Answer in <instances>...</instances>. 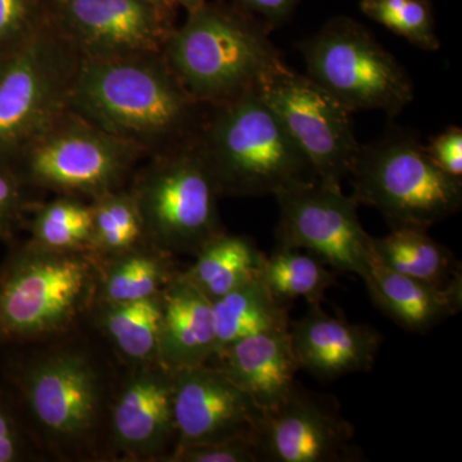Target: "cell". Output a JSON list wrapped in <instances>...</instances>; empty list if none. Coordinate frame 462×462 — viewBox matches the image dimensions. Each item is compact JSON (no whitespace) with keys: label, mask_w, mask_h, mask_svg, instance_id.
<instances>
[{"label":"cell","mask_w":462,"mask_h":462,"mask_svg":"<svg viewBox=\"0 0 462 462\" xmlns=\"http://www.w3.org/2000/svg\"><path fill=\"white\" fill-rule=\"evenodd\" d=\"M275 199L276 247L305 251L333 272L364 278L373 254V236L360 223L354 197L318 180L282 191Z\"/></svg>","instance_id":"obj_11"},{"label":"cell","mask_w":462,"mask_h":462,"mask_svg":"<svg viewBox=\"0 0 462 462\" xmlns=\"http://www.w3.org/2000/svg\"><path fill=\"white\" fill-rule=\"evenodd\" d=\"M90 254L94 257L100 260L115 256L148 243L141 211L129 185L90 200Z\"/></svg>","instance_id":"obj_28"},{"label":"cell","mask_w":462,"mask_h":462,"mask_svg":"<svg viewBox=\"0 0 462 462\" xmlns=\"http://www.w3.org/2000/svg\"><path fill=\"white\" fill-rule=\"evenodd\" d=\"M182 275L211 300L223 297L243 282L256 278L263 252L245 236L226 231L207 242Z\"/></svg>","instance_id":"obj_25"},{"label":"cell","mask_w":462,"mask_h":462,"mask_svg":"<svg viewBox=\"0 0 462 462\" xmlns=\"http://www.w3.org/2000/svg\"><path fill=\"white\" fill-rule=\"evenodd\" d=\"M149 245L196 256L225 231L217 181L199 142L145 158L129 182Z\"/></svg>","instance_id":"obj_7"},{"label":"cell","mask_w":462,"mask_h":462,"mask_svg":"<svg viewBox=\"0 0 462 462\" xmlns=\"http://www.w3.org/2000/svg\"><path fill=\"white\" fill-rule=\"evenodd\" d=\"M258 278L273 297L287 306L297 300L320 303L328 289L336 284L333 270L319 258L300 249L276 247L263 254Z\"/></svg>","instance_id":"obj_26"},{"label":"cell","mask_w":462,"mask_h":462,"mask_svg":"<svg viewBox=\"0 0 462 462\" xmlns=\"http://www.w3.org/2000/svg\"><path fill=\"white\" fill-rule=\"evenodd\" d=\"M289 331L300 369L320 379L367 372L375 364L382 343L374 328L331 316L320 303H311Z\"/></svg>","instance_id":"obj_17"},{"label":"cell","mask_w":462,"mask_h":462,"mask_svg":"<svg viewBox=\"0 0 462 462\" xmlns=\"http://www.w3.org/2000/svg\"><path fill=\"white\" fill-rule=\"evenodd\" d=\"M173 7L152 0H51V21L83 60L161 53Z\"/></svg>","instance_id":"obj_13"},{"label":"cell","mask_w":462,"mask_h":462,"mask_svg":"<svg viewBox=\"0 0 462 462\" xmlns=\"http://www.w3.org/2000/svg\"><path fill=\"white\" fill-rule=\"evenodd\" d=\"M297 50L306 75L351 114L383 111L394 118L415 98L406 69L354 18H331Z\"/></svg>","instance_id":"obj_9"},{"label":"cell","mask_w":462,"mask_h":462,"mask_svg":"<svg viewBox=\"0 0 462 462\" xmlns=\"http://www.w3.org/2000/svg\"><path fill=\"white\" fill-rule=\"evenodd\" d=\"M39 451L14 398L0 392V462L26 461Z\"/></svg>","instance_id":"obj_32"},{"label":"cell","mask_w":462,"mask_h":462,"mask_svg":"<svg viewBox=\"0 0 462 462\" xmlns=\"http://www.w3.org/2000/svg\"><path fill=\"white\" fill-rule=\"evenodd\" d=\"M97 261L96 302H134L156 297L181 272L175 256L149 243Z\"/></svg>","instance_id":"obj_22"},{"label":"cell","mask_w":462,"mask_h":462,"mask_svg":"<svg viewBox=\"0 0 462 462\" xmlns=\"http://www.w3.org/2000/svg\"><path fill=\"white\" fill-rule=\"evenodd\" d=\"M51 5L41 0H0V57L27 44L50 23Z\"/></svg>","instance_id":"obj_30"},{"label":"cell","mask_w":462,"mask_h":462,"mask_svg":"<svg viewBox=\"0 0 462 462\" xmlns=\"http://www.w3.org/2000/svg\"><path fill=\"white\" fill-rule=\"evenodd\" d=\"M273 32L230 3L205 0L173 29L162 56L190 96L214 107L260 91L287 69Z\"/></svg>","instance_id":"obj_3"},{"label":"cell","mask_w":462,"mask_h":462,"mask_svg":"<svg viewBox=\"0 0 462 462\" xmlns=\"http://www.w3.org/2000/svg\"><path fill=\"white\" fill-rule=\"evenodd\" d=\"M348 178L356 202L379 211L391 229L428 230L461 209L462 179L443 172L419 135L403 127L360 144Z\"/></svg>","instance_id":"obj_6"},{"label":"cell","mask_w":462,"mask_h":462,"mask_svg":"<svg viewBox=\"0 0 462 462\" xmlns=\"http://www.w3.org/2000/svg\"><path fill=\"white\" fill-rule=\"evenodd\" d=\"M69 109L148 158L199 141L208 107L185 89L161 51L81 58Z\"/></svg>","instance_id":"obj_2"},{"label":"cell","mask_w":462,"mask_h":462,"mask_svg":"<svg viewBox=\"0 0 462 462\" xmlns=\"http://www.w3.org/2000/svg\"><path fill=\"white\" fill-rule=\"evenodd\" d=\"M355 428L333 402L298 385L278 406L263 411L254 436L258 462H355Z\"/></svg>","instance_id":"obj_15"},{"label":"cell","mask_w":462,"mask_h":462,"mask_svg":"<svg viewBox=\"0 0 462 462\" xmlns=\"http://www.w3.org/2000/svg\"><path fill=\"white\" fill-rule=\"evenodd\" d=\"M376 258L403 275L438 287L462 284L461 264L448 248L421 227H396L383 238H373Z\"/></svg>","instance_id":"obj_23"},{"label":"cell","mask_w":462,"mask_h":462,"mask_svg":"<svg viewBox=\"0 0 462 462\" xmlns=\"http://www.w3.org/2000/svg\"><path fill=\"white\" fill-rule=\"evenodd\" d=\"M212 303L216 324L215 357L239 340L291 327L288 307L273 297L258 275Z\"/></svg>","instance_id":"obj_24"},{"label":"cell","mask_w":462,"mask_h":462,"mask_svg":"<svg viewBox=\"0 0 462 462\" xmlns=\"http://www.w3.org/2000/svg\"><path fill=\"white\" fill-rule=\"evenodd\" d=\"M36 202L33 190L18 175L14 163L0 157V240L9 245L16 242Z\"/></svg>","instance_id":"obj_31"},{"label":"cell","mask_w":462,"mask_h":462,"mask_svg":"<svg viewBox=\"0 0 462 462\" xmlns=\"http://www.w3.org/2000/svg\"><path fill=\"white\" fill-rule=\"evenodd\" d=\"M374 305L403 329L425 333L460 312L462 284L438 287L389 269L372 254L363 278Z\"/></svg>","instance_id":"obj_20"},{"label":"cell","mask_w":462,"mask_h":462,"mask_svg":"<svg viewBox=\"0 0 462 462\" xmlns=\"http://www.w3.org/2000/svg\"><path fill=\"white\" fill-rule=\"evenodd\" d=\"M428 156L443 172L462 179V129L449 126L424 145Z\"/></svg>","instance_id":"obj_34"},{"label":"cell","mask_w":462,"mask_h":462,"mask_svg":"<svg viewBox=\"0 0 462 462\" xmlns=\"http://www.w3.org/2000/svg\"><path fill=\"white\" fill-rule=\"evenodd\" d=\"M215 355L214 303L180 272L162 291L160 364L178 372L209 364Z\"/></svg>","instance_id":"obj_19"},{"label":"cell","mask_w":462,"mask_h":462,"mask_svg":"<svg viewBox=\"0 0 462 462\" xmlns=\"http://www.w3.org/2000/svg\"><path fill=\"white\" fill-rule=\"evenodd\" d=\"M260 94L305 153L318 180L342 188L360 147L351 112L289 67L270 79Z\"/></svg>","instance_id":"obj_12"},{"label":"cell","mask_w":462,"mask_h":462,"mask_svg":"<svg viewBox=\"0 0 462 462\" xmlns=\"http://www.w3.org/2000/svg\"><path fill=\"white\" fill-rule=\"evenodd\" d=\"M80 62L51 18L23 48L0 57V157L11 161L69 109Z\"/></svg>","instance_id":"obj_10"},{"label":"cell","mask_w":462,"mask_h":462,"mask_svg":"<svg viewBox=\"0 0 462 462\" xmlns=\"http://www.w3.org/2000/svg\"><path fill=\"white\" fill-rule=\"evenodd\" d=\"M176 446L248 439L263 410L215 365L173 372ZM173 452V451H172Z\"/></svg>","instance_id":"obj_16"},{"label":"cell","mask_w":462,"mask_h":462,"mask_svg":"<svg viewBox=\"0 0 462 462\" xmlns=\"http://www.w3.org/2000/svg\"><path fill=\"white\" fill-rule=\"evenodd\" d=\"M300 2L302 0H227L230 5L260 18L273 30L288 23Z\"/></svg>","instance_id":"obj_35"},{"label":"cell","mask_w":462,"mask_h":462,"mask_svg":"<svg viewBox=\"0 0 462 462\" xmlns=\"http://www.w3.org/2000/svg\"><path fill=\"white\" fill-rule=\"evenodd\" d=\"M89 316L127 366L160 363L162 293L134 302H96Z\"/></svg>","instance_id":"obj_21"},{"label":"cell","mask_w":462,"mask_h":462,"mask_svg":"<svg viewBox=\"0 0 462 462\" xmlns=\"http://www.w3.org/2000/svg\"><path fill=\"white\" fill-rule=\"evenodd\" d=\"M62 338L9 361L5 378L39 448L63 461L106 457L116 383L97 355Z\"/></svg>","instance_id":"obj_1"},{"label":"cell","mask_w":462,"mask_h":462,"mask_svg":"<svg viewBox=\"0 0 462 462\" xmlns=\"http://www.w3.org/2000/svg\"><path fill=\"white\" fill-rule=\"evenodd\" d=\"M361 12L422 51L440 50L430 0H361Z\"/></svg>","instance_id":"obj_29"},{"label":"cell","mask_w":462,"mask_h":462,"mask_svg":"<svg viewBox=\"0 0 462 462\" xmlns=\"http://www.w3.org/2000/svg\"><path fill=\"white\" fill-rule=\"evenodd\" d=\"M25 229L30 240L42 247L60 252H89L91 247L90 200L57 196L50 202L32 206Z\"/></svg>","instance_id":"obj_27"},{"label":"cell","mask_w":462,"mask_h":462,"mask_svg":"<svg viewBox=\"0 0 462 462\" xmlns=\"http://www.w3.org/2000/svg\"><path fill=\"white\" fill-rule=\"evenodd\" d=\"M175 446L173 372L160 363L129 366L112 392L106 457L166 462Z\"/></svg>","instance_id":"obj_14"},{"label":"cell","mask_w":462,"mask_h":462,"mask_svg":"<svg viewBox=\"0 0 462 462\" xmlns=\"http://www.w3.org/2000/svg\"><path fill=\"white\" fill-rule=\"evenodd\" d=\"M158 5H169V7H182L187 9L188 14L199 7L205 3V0H152Z\"/></svg>","instance_id":"obj_36"},{"label":"cell","mask_w":462,"mask_h":462,"mask_svg":"<svg viewBox=\"0 0 462 462\" xmlns=\"http://www.w3.org/2000/svg\"><path fill=\"white\" fill-rule=\"evenodd\" d=\"M199 142L221 197H275L318 181L260 91L208 107Z\"/></svg>","instance_id":"obj_5"},{"label":"cell","mask_w":462,"mask_h":462,"mask_svg":"<svg viewBox=\"0 0 462 462\" xmlns=\"http://www.w3.org/2000/svg\"><path fill=\"white\" fill-rule=\"evenodd\" d=\"M98 261L32 240L12 243L0 264V349L74 333L97 300Z\"/></svg>","instance_id":"obj_4"},{"label":"cell","mask_w":462,"mask_h":462,"mask_svg":"<svg viewBox=\"0 0 462 462\" xmlns=\"http://www.w3.org/2000/svg\"><path fill=\"white\" fill-rule=\"evenodd\" d=\"M166 462H258L254 443L229 439L173 449Z\"/></svg>","instance_id":"obj_33"},{"label":"cell","mask_w":462,"mask_h":462,"mask_svg":"<svg viewBox=\"0 0 462 462\" xmlns=\"http://www.w3.org/2000/svg\"><path fill=\"white\" fill-rule=\"evenodd\" d=\"M215 366L266 411L287 400L300 367L289 329L264 331L239 340L214 358Z\"/></svg>","instance_id":"obj_18"},{"label":"cell","mask_w":462,"mask_h":462,"mask_svg":"<svg viewBox=\"0 0 462 462\" xmlns=\"http://www.w3.org/2000/svg\"><path fill=\"white\" fill-rule=\"evenodd\" d=\"M147 156L67 109L12 158L33 191L93 200L127 187Z\"/></svg>","instance_id":"obj_8"}]
</instances>
